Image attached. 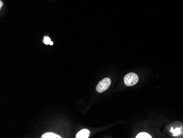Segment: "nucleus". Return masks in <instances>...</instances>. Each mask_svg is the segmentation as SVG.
Instances as JSON below:
<instances>
[{"mask_svg": "<svg viewBox=\"0 0 183 138\" xmlns=\"http://www.w3.org/2000/svg\"><path fill=\"white\" fill-rule=\"evenodd\" d=\"M2 6H3L2 2V1H0V8H1L2 7Z\"/></svg>", "mask_w": 183, "mask_h": 138, "instance_id": "8", "label": "nucleus"}, {"mask_svg": "<svg viewBox=\"0 0 183 138\" xmlns=\"http://www.w3.org/2000/svg\"><path fill=\"white\" fill-rule=\"evenodd\" d=\"M171 132L173 133V135L174 136H177L181 133V129L180 128H178V127L175 128V129H173V128H172Z\"/></svg>", "mask_w": 183, "mask_h": 138, "instance_id": "5", "label": "nucleus"}, {"mask_svg": "<svg viewBox=\"0 0 183 138\" xmlns=\"http://www.w3.org/2000/svg\"><path fill=\"white\" fill-rule=\"evenodd\" d=\"M42 138H61L62 137L59 135H57L56 134H54L53 133H46L45 134H43L41 136Z\"/></svg>", "mask_w": 183, "mask_h": 138, "instance_id": "4", "label": "nucleus"}, {"mask_svg": "<svg viewBox=\"0 0 183 138\" xmlns=\"http://www.w3.org/2000/svg\"><path fill=\"white\" fill-rule=\"evenodd\" d=\"M139 78L137 74L134 73H129L127 74L124 77V82L126 86L132 87L137 84Z\"/></svg>", "mask_w": 183, "mask_h": 138, "instance_id": "1", "label": "nucleus"}, {"mask_svg": "<svg viewBox=\"0 0 183 138\" xmlns=\"http://www.w3.org/2000/svg\"><path fill=\"white\" fill-rule=\"evenodd\" d=\"M111 80L108 78H104L99 81L96 87V90L99 93H102L108 90L111 85Z\"/></svg>", "mask_w": 183, "mask_h": 138, "instance_id": "2", "label": "nucleus"}, {"mask_svg": "<svg viewBox=\"0 0 183 138\" xmlns=\"http://www.w3.org/2000/svg\"><path fill=\"white\" fill-rule=\"evenodd\" d=\"M43 42L46 45H53V42H52L51 39L48 36H45L43 39Z\"/></svg>", "mask_w": 183, "mask_h": 138, "instance_id": "7", "label": "nucleus"}, {"mask_svg": "<svg viewBox=\"0 0 183 138\" xmlns=\"http://www.w3.org/2000/svg\"><path fill=\"white\" fill-rule=\"evenodd\" d=\"M90 134V132L88 129L81 130L76 135V138H88Z\"/></svg>", "mask_w": 183, "mask_h": 138, "instance_id": "3", "label": "nucleus"}, {"mask_svg": "<svg viewBox=\"0 0 183 138\" xmlns=\"http://www.w3.org/2000/svg\"><path fill=\"white\" fill-rule=\"evenodd\" d=\"M136 138H151L152 137L151 136L150 134H149L148 133H147L142 132L138 134V135H137V136L135 137Z\"/></svg>", "mask_w": 183, "mask_h": 138, "instance_id": "6", "label": "nucleus"}]
</instances>
